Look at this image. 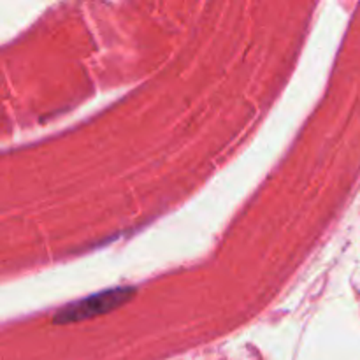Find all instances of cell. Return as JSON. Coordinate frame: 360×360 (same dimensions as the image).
<instances>
[{"label":"cell","instance_id":"6da1fadb","mask_svg":"<svg viewBox=\"0 0 360 360\" xmlns=\"http://www.w3.org/2000/svg\"><path fill=\"white\" fill-rule=\"evenodd\" d=\"M130 292H132L130 288H115V290L101 292V294H95L91 297L67 306L55 320L60 323H67L102 315V313H108L123 304L130 297Z\"/></svg>","mask_w":360,"mask_h":360}]
</instances>
